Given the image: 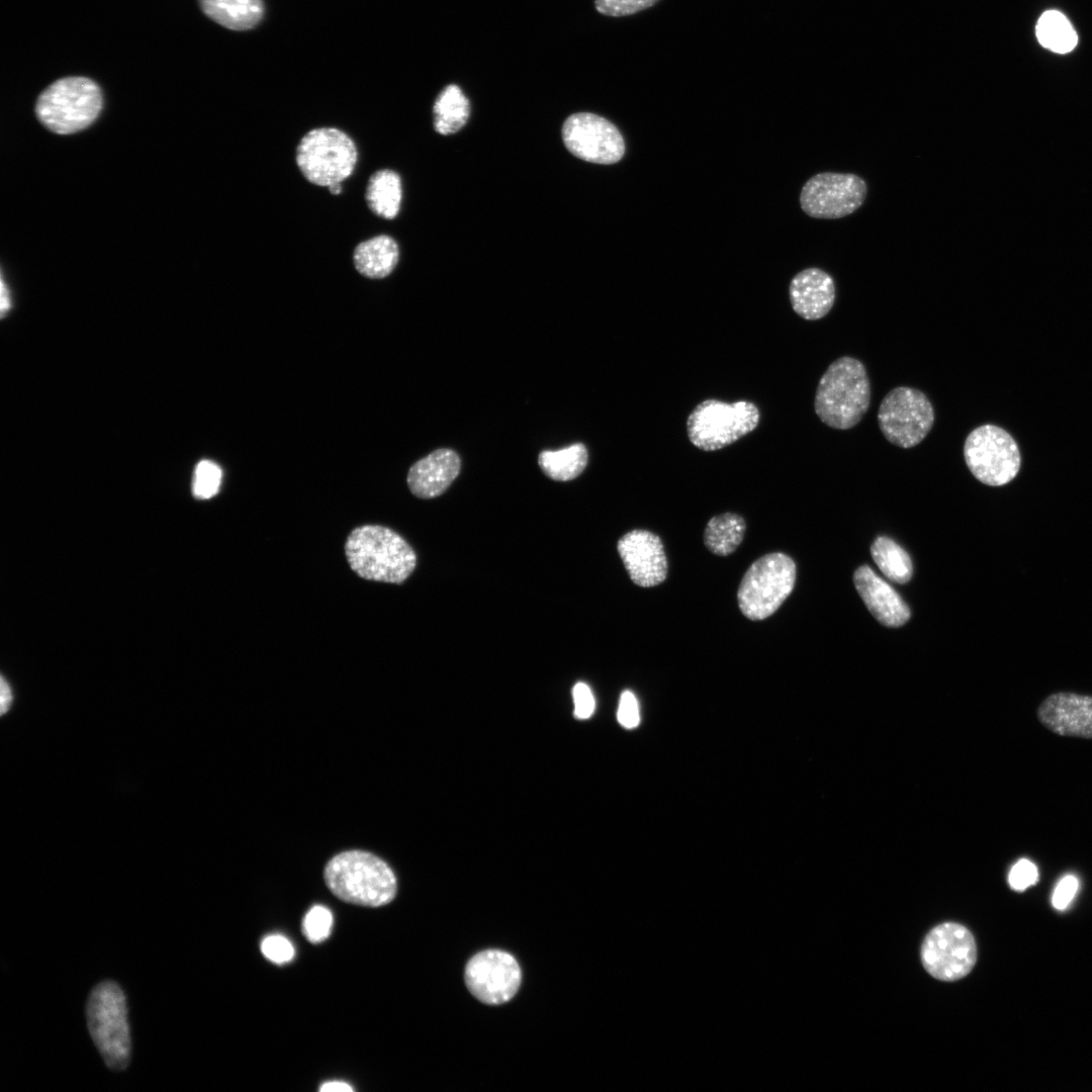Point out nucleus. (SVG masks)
Masks as SVG:
<instances>
[{
  "mask_svg": "<svg viewBox=\"0 0 1092 1092\" xmlns=\"http://www.w3.org/2000/svg\"><path fill=\"white\" fill-rule=\"evenodd\" d=\"M345 554L358 576L374 581L401 583L417 564L410 544L396 532L379 525L355 528L347 538Z\"/></svg>",
  "mask_w": 1092,
  "mask_h": 1092,
  "instance_id": "obj_1",
  "label": "nucleus"
},
{
  "mask_svg": "<svg viewBox=\"0 0 1092 1092\" xmlns=\"http://www.w3.org/2000/svg\"><path fill=\"white\" fill-rule=\"evenodd\" d=\"M871 404V383L861 361L842 356L833 361L817 385L814 408L822 423L836 430L856 426Z\"/></svg>",
  "mask_w": 1092,
  "mask_h": 1092,
  "instance_id": "obj_2",
  "label": "nucleus"
},
{
  "mask_svg": "<svg viewBox=\"0 0 1092 1092\" xmlns=\"http://www.w3.org/2000/svg\"><path fill=\"white\" fill-rule=\"evenodd\" d=\"M326 885L339 899L360 906L379 907L396 894V879L380 857L362 850L343 851L332 857L324 872Z\"/></svg>",
  "mask_w": 1092,
  "mask_h": 1092,
  "instance_id": "obj_3",
  "label": "nucleus"
},
{
  "mask_svg": "<svg viewBox=\"0 0 1092 1092\" xmlns=\"http://www.w3.org/2000/svg\"><path fill=\"white\" fill-rule=\"evenodd\" d=\"M90 1036L106 1066L112 1071L127 1068L131 1054L130 1028L125 995L110 980L97 984L86 1004Z\"/></svg>",
  "mask_w": 1092,
  "mask_h": 1092,
  "instance_id": "obj_4",
  "label": "nucleus"
},
{
  "mask_svg": "<svg viewBox=\"0 0 1092 1092\" xmlns=\"http://www.w3.org/2000/svg\"><path fill=\"white\" fill-rule=\"evenodd\" d=\"M101 108L102 94L94 81L85 77H66L40 93L35 112L47 128L69 134L90 125Z\"/></svg>",
  "mask_w": 1092,
  "mask_h": 1092,
  "instance_id": "obj_5",
  "label": "nucleus"
},
{
  "mask_svg": "<svg viewBox=\"0 0 1092 1092\" xmlns=\"http://www.w3.org/2000/svg\"><path fill=\"white\" fill-rule=\"evenodd\" d=\"M796 564L787 554L772 552L756 559L744 573L737 592L741 613L752 621L772 615L791 595Z\"/></svg>",
  "mask_w": 1092,
  "mask_h": 1092,
  "instance_id": "obj_6",
  "label": "nucleus"
},
{
  "mask_svg": "<svg viewBox=\"0 0 1092 1092\" xmlns=\"http://www.w3.org/2000/svg\"><path fill=\"white\" fill-rule=\"evenodd\" d=\"M357 159L354 141L335 127L309 130L295 152V162L303 177L311 184L326 187L350 177Z\"/></svg>",
  "mask_w": 1092,
  "mask_h": 1092,
  "instance_id": "obj_7",
  "label": "nucleus"
},
{
  "mask_svg": "<svg viewBox=\"0 0 1092 1092\" xmlns=\"http://www.w3.org/2000/svg\"><path fill=\"white\" fill-rule=\"evenodd\" d=\"M759 419L758 407L750 401L706 399L687 420L688 437L701 450H719L752 432Z\"/></svg>",
  "mask_w": 1092,
  "mask_h": 1092,
  "instance_id": "obj_8",
  "label": "nucleus"
},
{
  "mask_svg": "<svg viewBox=\"0 0 1092 1092\" xmlns=\"http://www.w3.org/2000/svg\"><path fill=\"white\" fill-rule=\"evenodd\" d=\"M964 457L971 473L982 483L1001 486L1019 472L1021 458L1011 435L995 425L974 429L966 438Z\"/></svg>",
  "mask_w": 1092,
  "mask_h": 1092,
  "instance_id": "obj_9",
  "label": "nucleus"
},
{
  "mask_svg": "<svg viewBox=\"0 0 1092 1092\" xmlns=\"http://www.w3.org/2000/svg\"><path fill=\"white\" fill-rule=\"evenodd\" d=\"M878 423L884 437L893 445L908 449L921 443L934 424V408L919 389L898 386L883 398Z\"/></svg>",
  "mask_w": 1092,
  "mask_h": 1092,
  "instance_id": "obj_10",
  "label": "nucleus"
},
{
  "mask_svg": "<svg viewBox=\"0 0 1092 1092\" xmlns=\"http://www.w3.org/2000/svg\"><path fill=\"white\" fill-rule=\"evenodd\" d=\"M867 192L866 181L855 174L824 172L804 184L800 204L811 217L835 219L857 210Z\"/></svg>",
  "mask_w": 1092,
  "mask_h": 1092,
  "instance_id": "obj_11",
  "label": "nucleus"
},
{
  "mask_svg": "<svg viewBox=\"0 0 1092 1092\" xmlns=\"http://www.w3.org/2000/svg\"><path fill=\"white\" fill-rule=\"evenodd\" d=\"M921 960L932 977L941 981L959 980L975 966V939L965 926L942 923L926 935L921 947Z\"/></svg>",
  "mask_w": 1092,
  "mask_h": 1092,
  "instance_id": "obj_12",
  "label": "nucleus"
},
{
  "mask_svg": "<svg viewBox=\"0 0 1092 1092\" xmlns=\"http://www.w3.org/2000/svg\"><path fill=\"white\" fill-rule=\"evenodd\" d=\"M562 139L575 157L596 164H614L625 153L624 139L608 119L590 112L570 115L563 123Z\"/></svg>",
  "mask_w": 1092,
  "mask_h": 1092,
  "instance_id": "obj_13",
  "label": "nucleus"
},
{
  "mask_svg": "<svg viewBox=\"0 0 1092 1092\" xmlns=\"http://www.w3.org/2000/svg\"><path fill=\"white\" fill-rule=\"evenodd\" d=\"M465 983L479 1001L498 1005L511 1000L522 979L516 959L500 949H486L473 956L465 968Z\"/></svg>",
  "mask_w": 1092,
  "mask_h": 1092,
  "instance_id": "obj_14",
  "label": "nucleus"
},
{
  "mask_svg": "<svg viewBox=\"0 0 1092 1092\" xmlns=\"http://www.w3.org/2000/svg\"><path fill=\"white\" fill-rule=\"evenodd\" d=\"M617 549L635 584L651 587L665 580L668 563L658 535L647 530H632L619 539Z\"/></svg>",
  "mask_w": 1092,
  "mask_h": 1092,
  "instance_id": "obj_15",
  "label": "nucleus"
},
{
  "mask_svg": "<svg viewBox=\"0 0 1092 1092\" xmlns=\"http://www.w3.org/2000/svg\"><path fill=\"white\" fill-rule=\"evenodd\" d=\"M1039 723L1063 737L1092 739V696L1073 692L1049 695L1036 709Z\"/></svg>",
  "mask_w": 1092,
  "mask_h": 1092,
  "instance_id": "obj_16",
  "label": "nucleus"
},
{
  "mask_svg": "<svg viewBox=\"0 0 1092 1092\" xmlns=\"http://www.w3.org/2000/svg\"><path fill=\"white\" fill-rule=\"evenodd\" d=\"M855 588L872 615L887 627H900L910 618V610L900 595L870 566L858 567L853 575Z\"/></svg>",
  "mask_w": 1092,
  "mask_h": 1092,
  "instance_id": "obj_17",
  "label": "nucleus"
},
{
  "mask_svg": "<svg viewBox=\"0 0 1092 1092\" xmlns=\"http://www.w3.org/2000/svg\"><path fill=\"white\" fill-rule=\"evenodd\" d=\"M793 309L802 318L817 321L824 317L835 300L833 278L819 268H807L792 279L789 287Z\"/></svg>",
  "mask_w": 1092,
  "mask_h": 1092,
  "instance_id": "obj_18",
  "label": "nucleus"
},
{
  "mask_svg": "<svg viewBox=\"0 0 1092 1092\" xmlns=\"http://www.w3.org/2000/svg\"><path fill=\"white\" fill-rule=\"evenodd\" d=\"M460 465V458L455 451L437 449L410 468L406 478L410 490L420 498L439 496L457 477Z\"/></svg>",
  "mask_w": 1092,
  "mask_h": 1092,
  "instance_id": "obj_19",
  "label": "nucleus"
},
{
  "mask_svg": "<svg viewBox=\"0 0 1092 1092\" xmlns=\"http://www.w3.org/2000/svg\"><path fill=\"white\" fill-rule=\"evenodd\" d=\"M399 256L397 243L389 236L379 235L361 242L353 253L356 270L371 279H381L395 268Z\"/></svg>",
  "mask_w": 1092,
  "mask_h": 1092,
  "instance_id": "obj_20",
  "label": "nucleus"
},
{
  "mask_svg": "<svg viewBox=\"0 0 1092 1092\" xmlns=\"http://www.w3.org/2000/svg\"><path fill=\"white\" fill-rule=\"evenodd\" d=\"M202 11L216 23L233 30H247L263 17L262 0H199Z\"/></svg>",
  "mask_w": 1092,
  "mask_h": 1092,
  "instance_id": "obj_21",
  "label": "nucleus"
},
{
  "mask_svg": "<svg viewBox=\"0 0 1092 1092\" xmlns=\"http://www.w3.org/2000/svg\"><path fill=\"white\" fill-rule=\"evenodd\" d=\"M401 197V180L396 172L383 169L369 178L365 199L370 210L376 215L386 219L395 217L400 208Z\"/></svg>",
  "mask_w": 1092,
  "mask_h": 1092,
  "instance_id": "obj_22",
  "label": "nucleus"
},
{
  "mask_svg": "<svg viewBox=\"0 0 1092 1092\" xmlns=\"http://www.w3.org/2000/svg\"><path fill=\"white\" fill-rule=\"evenodd\" d=\"M744 519L735 513L714 516L707 523L704 543L709 551L718 556L733 553L740 545L745 533Z\"/></svg>",
  "mask_w": 1092,
  "mask_h": 1092,
  "instance_id": "obj_23",
  "label": "nucleus"
},
{
  "mask_svg": "<svg viewBox=\"0 0 1092 1092\" xmlns=\"http://www.w3.org/2000/svg\"><path fill=\"white\" fill-rule=\"evenodd\" d=\"M469 101L457 85L445 87L434 107V126L438 133L448 135L461 129L469 117Z\"/></svg>",
  "mask_w": 1092,
  "mask_h": 1092,
  "instance_id": "obj_24",
  "label": "nucleus"
},
{
  "mask_svg": "<svg viewBox=\"0 0 1092 1092\" xmlns=\"http://www.w3.org/2000/svg\"><path fill=\"white\" fill-rule=\"evenodd\" d=\"M587 461V449L581 443L556 451L544 450L538 457L543 473L558 481H567L577 477L586 467Z\"/></svg>",
  "mask_w": 1092,
  "mask_h": 1092,
  "instance_id": "obj_25",
  "label": "nucleus"
},
{
  "mask_svg": "<svg viewBox=\"0 0 1092 1092\" xmlns=\"http://www.w3.org/2000/svg\"><path fill=\"white\" fill-rule=\"evenodd\" d=\"M871 554L884 575L896 582L906 583L913 573V566L909 554L894 540L888 537H878L872 547Z\"/></svg>",
  "mask_w": 1092,
  "mask_h": 1092,
  "instance_id": "obj_26",
  "label": "nucleus"
},
{
  "mask_svg": "<svg viewBox=\"0 0 1092 1092\" xmlns=\"http://www.w3.org/2000/svg\"><path fill=\"white\" fill-rule=\"evenodd\" d=\"M1039 43L1055 53L1067 54L1078 42V36L1064 14L1057 10H1048L1039 17L1035 27Z\"/></svg>",
  "mask_w": 1092,
  "mask_h": 1092,
  "instance_id": "obj_27",
  "label": "nucleus"
},
{
  "mask_svg": "<svg viewBox=\"0 0 1092 1092\" xmlns=\"http://www.w3.org/2000/svg\"><path fill=\"white\" fill-rule=\"evenodd\" d=\"M220 467L209 460L200 461L195 468L193 478V494L200 499H207L215 495L221 482Z\"/></svg>",
  "mask_w": 1092,
  "mask_h": 1092,
  "instance_id": "obj_28",
  "label": "nucleus"
},
{
  "mask_svg": "<svg viewBox=\"0 0 1092 1092\" xmlns=\"http://www.w3.org/2000/svg\"><path fill=\"white\" fill-rule=\"evenodd\" d=\"M333 925L331 911L324 906H313L305 915L302 930L305 937L312 943H318L326 939Z\"/></svg>",
  "mask_w": 1092,
  "mask_h": 1092,
  "instance_id": "obj_29",
  "label": "nucleus"
},
{
  "mask_svg": "<svg viewBox=\"0 0 1092 1092\" xmlns=\"http://www.w3.org/2000/svg\"><path fill=\"white\" fill-rule=\"evenodd\" d=\"M658 0H595L596 9L608 16H626L654 5Z\"/></svg>",
  "mask_w": 1092,
  "mask_h": 1092,
  "instance_id": "obj_30",
  "label": "nucleus"
},
{
  "mask_svg": "<svg viewBox=\"0 0 1092 1092\" xmlns=\"http://www.w3.org/2000/svg\"><path fill=\"white\" fill-rule=\"evenodd\" d=\"M261 950L265 958L276 964L289 962L294 956V948L290 941L279 934L265 937L261 943Z\"/></svg>",
  "mask_w": 1092,
  "mask_h": 1092,
  "instance_id": "obj_31",
  "label": "nucleus"
},
{
  "mask_svg": "<svg viewBox=\"0 0 1092 1092\" xmlns=\"http://www.w3.org/2000/svg\"><path fill=\"white\" fill-rule=\"evenodd\" d=\"M617 718L619 723L627 729L638 726L640 722L639 705L631 691L626 690L621 694Z\"/></svg>",
  "mask_w": 1092,
  "mask_h": 1092,
  "instance_id": "obj_32",
  "label": "nucleus"
},
{
  "mask_svg": "<svg viewBox=\"0 0 1092 1092\" xmlns=\"http://www.w3.org/2000/svg\"><path fill=\"white\" fill-rule=\"evenodd\" d=\"M1036 867L1027 859H1021L1011 869L1008 877L1010 886L1016 891H1022L1037 881Z\"/></svg>",
  "mask_w": 1092,
  "mask_h": 1092,
  "instance_id": "obj_33",
  "label": "nucleus"
},
{
  "mask_svg": "<svg viewBox=\"0 0 1092 1092\" xmlns=\"http://www.w3.org/2000/svg\"><path fill=\"white\" fill-rule=\"evenodd\" d=\"M574 703V716L578 719L589 718L595 711L596 703L590 688L579 681L572 689Z\"/></svg>",
  "mask_w": 1092,
  "mask_h": 1092,
  "instance_id": "obj_34",
  "label": "nucleus"
},
{
  "mask_svg": "<svg viewBox=\"0 0 1092 1092\" xmlns=\"http://www.w3.org/2000/svg\"><path fill=\"white\" fill-rule=\"evenodd\" d=\"M1078 889V881L1067 876L1058 884L1053 895V905L1059 910L1065 909L1073 900Z\"/></svg>",
  "mask_w": 1092,
  "mask_h": 1092,
  "instance_id": "obj_35",
  "label": "nucleus"
},
{
  "mask_svg": "<svg viewBox=\"0 0 1092 1092\" xmlns=\"http://www.w3.org/2000/svg\"><path fill=\"white\" fill-rule=\"evenodd\" d=\"M1 713L4 714L9 709L12 702V693L9 684L5 678L1 677Z\"/></svg>",
  "mask_w": 1092,
  "mask_h": 1092,
  "instance_id": "obj_36",
  "label": "nucleus"
},
{
  "mask_svg": "<svg viewBox=\"0 0 1092 1092\" xmlns=\"http://www.w3.org/2000/svg\"><path fill=\"white\" fill-rule=\"evenodd\" d=\"M320 1090L322 1092H351L353 1088L347 1083L335 1081L323 1084Z\"/></svg>",
  "mask_w": 1092,
  "mask_h": 1092,
  "instance_id": "obj_37",
  "label": "nucleus"
},
{
  "mask_svg": "<svg viewBox=\"0 0 1092 1092\" xmlns=\"http://www.w3.org/2000/svg\"><path fill=\"white\" fill-rule=\"evenodd\" d=\"M9 306H10V303H9L8 291L6 289L4 281L2 279L1 280V314H2V316L8 310Z\"/></svg>",
  "mask_w": 1092,
  "mask_h": 1092,
  "instance_id": "obj_38",
  "label": "nucleus"
},
{
  "mask_svg": "<svg viewBox=\"0 0 1092 1092\" xmlns=\"http://www.w3.org/2000/svg\"><path fill=\"white\" fill-rule=\"evenodd\" d=\"M328 189L332 194L338 195V194H340L342 192V185H341V183H335V184L330 185L328 187Z\"/></svg>",
  "mask_w": 1092,
  "mask_h": 1092,
  "instance_id": "obj_39",
  "label": "nucleus"
}]
</instances>
